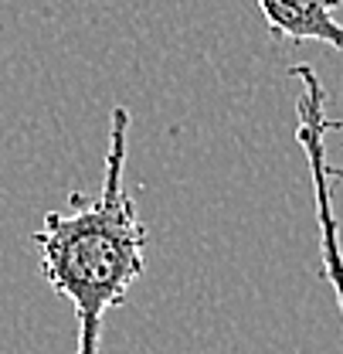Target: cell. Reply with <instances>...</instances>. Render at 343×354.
I'll return each mask as SVG.
<instances>
[{"label":"cell","instance_id":"cell-2","mask_svg":"<svg viewBox=\"0 0 343 354\" xmlns=\"http://www.w3.org/2000/svg\"><path fill=\"white\" fill-rule=\"evenodd\" d=\"M293 79L302 82V92L296 99L300 109V147L309 164V177H313V198H316V225H320V259H323V276L333 286L337 307L343 317V249H340V225H337V212H333V180H330V164H326V92L316 75L313 65H293L289 68Z\"/></svg>","mask_w":343,"mask_h":354},{"label":"cell","instance_id":"cell-3","mask_svg":"<svg viewBox=\"0 0 343 354\" xmlns=\"http://www.w3.org/2000/svg\"><path fill=\"white\" fill-rule=\"evenodd\" d=\"M272 38L289 44L320 41L343 51V24L333 17L343 0H255Z\"/></svg>","mask_w":343,"mask_h":354},{"label":"cell","instance_id":"cell-1","mask_svg":"<svg viewBox=\"0 0 343 354\" xmlns=\"http://www.w3.org/2000/svg\"><path fill=\"white\" fill-rule=\"evenodd\" d=\"M126 136L129 113L119 106L112 113L99 194L92 201L72 194V212H48L41 228L31 235L38 245L41 276L75 310V354H99L106 313L126 300L133 283L146 269L150 235L123 184Z\"/></svg>","mask_w":343,"mask_h":354}]
</instances>
